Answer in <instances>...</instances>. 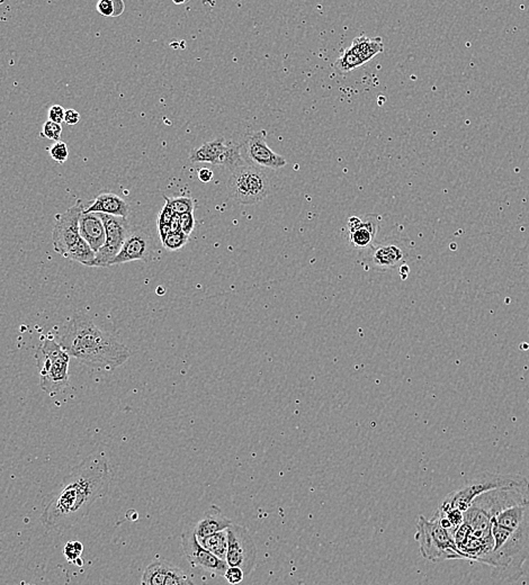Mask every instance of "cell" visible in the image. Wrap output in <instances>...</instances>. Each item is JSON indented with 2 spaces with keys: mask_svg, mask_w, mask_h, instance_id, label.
Returning a JSON list of instances; mask_svg holds the SVG:
<instances>
[{
  "mask_svg": "<svg viewBox=\"0 0 529 585\" xmlns=\"http://www.w3.org/2000/svg\"><path fill=\"white\" fill-rule=\"evenodd\" d=\"M110 460L104 454L87 457L48 494L40 520L46 532L71 528L88 515L112 483Z\"/></svg>",
  "mask_w": 529,
  "mask_h": 585,
  "instance_id": "obj_1",
  "label": "cell"
},
{
  "mask_svg": "<svg viewBox=\"0 0 529 585\" xmlns=\"http://www.w3.org/2000/svg\"><path fill=\"white\" fill-rule=\"evenodd\" d=\"M493 548L486 565L496 582H516L529 559V497L494 515L491 522Z\"/></svg>",
  "mask_w": 529,
  "mask_h": 585,
  "instance_id": "obj_2",
  "label": "cell"
},
{
  "mask_svg": "<svg viewBox=\"0 0 529 585\" xmlns=\"http://www.w3.org/2000/svg\"><path fill=\"white\" fill-rule=\"evenodd\" d=\"M59 344L70 357L102 371H114L132 356L127 346L85 315H75L69 321Z\"/></svg>",
  "mask_w": 529,
  "mask_h": 585,
  "instance_id": "obj_3",
  "label": "cell"
},
{
  "mask_svg": "<svg viewBox=\"0 0 529 585\" xmlns=\"http://www.w3.org/2000/svg\"><path fill=\"white\" fill-rule=\"evenodd\" d=\"M83 210V201L78 199L65 213L56 215L52 241L56 253L66 259L88 266L94 260L96 253L81 238L79 232V218Z\"/></svg>",
  "mask_w": 529,
  "mask_h": 585,
  "instance_id": "obj_4",
  "label": "cell"
},
{
  "mask_svg": "<svg viewBox=\"0 0 529 585\" xmlns=\"http://www.w3.org/2000/svg\"><path fill=\"white\" fill-rule=\"evenodd\" d=\"M500 489L529 491V480L519 474H496L484 472L468 480L462 488L445 497L441 507L464 513L478 495Z\"/></svg>",
  "mask_w": 529,
  "mask_h": 585,
  "instance_id": "obj_5",
  "label": "cell"
},
{
  "mask_svg": "<svg viewBox=\"0 0 529 585\" xmlns=\"http://www.w3.org/2000/svg\"><path fill=\"white\" fill-rule=\"evenodd\" d=\"M40 386L50 395L61 392L69 384L70 356L53 339L46 338L36 354Z\"/></svg>",
  "mask_w": 529,
  "mask_h": 585,
  "instance_id": "obj_6",
  "label": "cell"
},
{
  "mask_svg": "<svg viewBox=\"0 0 529 585\" xmlns=\"http://www.w3.org/2000/svg\"><path fill=\"white\" fill-rule=\"evenodd\" d=\"M416 530L414 539L419 544L420 554L424 559L433 563L466 559L457 548L454 537L438 521L428 520L424 515H419Z\"/></svg>",
  "mask_w": 529,
  "mask_h": 585,
  "instance_id": "obj_7",
  "label": "cell"
},
{
  "mask_svg": "<svg viewBox=\"0 0 529 585\" xmlns=\"http://www.w3.org/2000/svg\"><path fill=\"white\" fill-rule=\"evenodd\" d=\"M229 195L240 204L253 205L263 201L271 193L268 176L258 167L246 164L236 168L229 177Z\"/></svg>",
  "mask_w": 529,
  "mask_h": 585,
  "instance_id": "obj_8",
  "label": "cell"
},
{
  "mask_svg": "<svg viewBox=\"0 0 529 585\" xmlns=\"http://www.w3.org/2000/svg\"><path fill=\"white\" fill-rule=\"evenodd\" d=\"M228 552L226 562L229 566L239 567L246 576L251 574L257 562V548L247 528L232 522L226 529Z\"/></svg>",
  "mask_w": 529,
  "mask_h": 585,
  "instance_id": "obj_9",
  "label": "cell"
},
{
  "mask_svg": "<svg viewBox=\"0 0 529 585\" xmlns=\"http://www.w3.org/2000/svg\"><path fill=\"white\" fill-rule=\"evenodd\" d=\"M100 216L105 228V245L97 251L94 260L87 267L108 268L121 251L124 242L131 232V228L127 218L108 214H100Z\"/></svg>",
  "mask_w": 529,
  "mask_h": 585,
  "instance_id": "obj_10",
  "label": "cell"
},
{
  "mask_svg": "<svg viewBox=\"0 0 529 585\" xmlns=\"http://www.w3.org/2000/svg\"><path fill=\"white\" fill-rule=\"evenodd\" d=\"M180 540H182L184 554L187 557V561L191 563L192 566L199 567V569H204L206 572L224 576L226 569L229 567L228 564L226 561L218 559L216 556L213 555L204 547H201L197 534L194 532V529L184 532L182 534Z\"/></svg>",
  "mask_w": 529,
  "mask_h": 585,
  "instance_id": "obj_11",
  "label": "cell"
},
{
  "mask_svg": "<svg viewBox=\"0 0 529 585\" xmlns=\"http://www.w3.org/2000/svg\"><path fill=\"white\" fill-rule=\"evenodd\" d=\"M267 132H255L246 141V158L249 164L258 168H269V169H280L286 166V159L271 150L266 142Z\"/></svg>",
  "mask_w": 529,
  "mask_h": 585,
  "instance_id": "obj_12",
  "label": "cell"
},
{
  "mask_svg": "<svg viewBox=\"0 0 529 585\" xmlns=\"http://www.w3.org/2000/svg\"><path fill=\"white\" fill-rule=\"evenodd\" d=\"M368 253V260L379 270H389L400 266L408 257L406 246L397 240H387L373 245Z\"/></svg>",
  "mask_w": 529,
  "mask_h": 585,
  "instance_id": "obj_13",
  "label": "cell"
},
{
  "mask_svg": "<svg viewBox=\"0 0 529 585\" xmlns=\"http://www.w3.org/2000/svg\"><path fill=\"white\" fill-rule=\"evenodd\" d=\"M151 253H152V240H151L150 234L145 230H137V231L131 230L129 236L124 242L121 251L112 261L110 266L131 263V261L140 260L148 263L150 260Z\"/></svg>",
  "mask_w": 529,
  "mask_h": 585,
  "instance_id": "obj_14",
  "label": "cell"
},
{
  "mask_svg": "<svg viewBox=\"0 0 529 585\" xmlns=\"http://www.w3.org/2000/svg\"><path fill=\"white\" fill-rule=\"evenodd\" d=\"M377 215H365V218L352 216L347 223L348 239L356 249H370L377 238Z\"/></svg>",
  "mask_w": 529,
  "mask_h": 585,
  "instance_id": "obj_15",
  "label": "cell"
},
{
  "mask_svg": "<svg viewBox=\"0 0 529 585\" xmlns=\"http://www.w3.org/2000/svg\"><path fill=\"white\" fill-rule=\"evenodd\" d=\"M79 232L81 238L88 243L95 253L105 245V228L98 213H81L79 218Z\"/></svg>",
  "mask_w": 529,
  "mask_h": 585,
  "instance_id": "obj_16",
  "label": "cell"
},
{
  "mask_svg": "<svg viewBox=\"0 0 529 585\" xmlns=\"http://www.w3.org/2000/svg\"><path fill=\"white\" fill-rule=\"evenodd\" d=\"M232 521L226 518L218 505H211L204 512L203 518L194 527V532L197 539L207 537L216 532H224L231 526Z\"/></svg>",
  "mask_w": 529,
  "mask_h": 585,
  "instance_id": "obj_17",
  "label": "cell"
},
{
  "mask_svg": "<svg viewBox=\"0 0 529 585\" xmlns=\"http://www.w3.org/2000/svg\"><path fill=\"white\" fill-rule=\"evenodd\" d=\"M83 212L100 213V214L127 218L130 214V206L127 201L115 194L103 193L96 196L93 204L85 207Z\"/></svg>",
  "mask_w": 529,
  "mask_h": 585,
  "instance_id": "obj_18",
  "label": "cell"
},
{
  "mask_svg": "<svg viewBox=\"0 0 529 585\" xmlns=\"http://www.w3.org/2000/svg\"><path fill=\"white\" fill-rule=\"evenodd\" d=\"M226 145H228V143L226 142L224 137L204 143V144H201L199 148L195 149L192 152L189 162H194V164L206 162V164L219 166L221 158H222L224 151H226Z\"/></svg>",
  "mask_w": 529,
  "mask_h": 585,
  "instance_id": "obj_19",
  "label": "cell"
},
{
  "mask_svg": "<svg viewBox=\"0 0 529 585\" xmlns=\"http://www.w3.org/2000/svg\"><path fill=\"white\" fill-rule=\"evenodd\" d=\"M350 50L365 65L370 60L377 57V54L383 52L384 44H383L381 38H367V36H358L352 41Z\"/></svg>",
  "mask_w": 529,
  "mask_h": 585,
  "instance_id": "obj_20",
  "label": "cell"
},
{
  "mask_svg": "<svg viewBox=\"0 0 529 585\" xmlns=\"http://www.w3.org/2000/svg\"><path fill=\"white\" fill-rule=\"evenodd\" d=\"M201 547L209 550L213 555L216 556L218 559L226 561V552H228V532L226 530L224 532H216V534H211L205 538L199 539Z\"/></svg>",
  "mask_w": 529,
  "mask_h": 585,
  "instance_id": "obj_21",
  "label": "cell"
},
{
  "mask_svg": "<svg viewBox=\"0 0 529 585\" xmlns=\"http://www.w3.org/2000/svg\"><path fill=\"white\" fill-rule=\"evenodd\" d=\"M170 563L162 561V559H157L152 562L148 567L145 569V573L142 575V580L141 584L142 585H164V579H166L167 572L169 569Z\"/></svg>",
  "mask_w": 529,
  "mask_h": 585,
  "instance_id": "obj_22",
  "label": "cell"
},
{
  "mask_svg": "<svg viewBox=\"0 0 529 585\" xmlns=\"http://www.w3.org/2000/svg\"><path fill=\"white\" fill-rule=\"evenodd\" d=\"M364 63L360 61V58L350 50L347 48L340 58L335 62V68L339 73H348L354 70L356 68L362 67Z\"/></svg>",
  "mask_w": 529,
  "mask_h": 585,
  "instance_id": "obj_23",
  "label": "cell"
},
{
  "mask_svg": "<svg viewBox=\"0 0 529 585\" xmlns=\"http://www.w3.org/2000/svg\"><path fill=\"white\" fill-rule=\"evenodd\" d=\"M164 201L176 215L189 214V213L194 212V199L191 197L164 196Z\"/></svg>",
  "mask_w": 529,
  "mask_h": 585,
  "instance_id": "obj_24",
  "label": "cell"
},
{
  "mask_svg": "<svg viewBox=\"0 0 529 585\" xmlns=\"http://www.w3.org/2000/svg\"><path fill=\"white\" fill-rule=\"evenodd\" d=\"M164 585L195 584H194L193 581L191 580V577H189V575L185 574L182 569L170 564L168 572H167L166 579H164Z\"/></svg>",
  "mask_w": 529,
  "mask_h": 585,
  "instance_id": "obj_25",
  "label": "cell"
},
{
  "mask_svg": "<svg viewBox=\"0 0 529 585\" xmlns=\"http://www.w3.org/2000/svg\"><path fill=\"white\" fill-rule=\"evenodd\" d=\"M189 239V236H186L183 232H172L162 240V246L169 251H177V250L185 247Z\"/></svg>",
  "mask_w": 529,
  "mask_h": 585,
  "instance_id": "obj_26",
  "label": "cell"
},
{
  "mask_svg": "<svg viewBox=\"0 0 529 585\" xmlns=\"http://www.w3.org/2000/svg\"><path fill=\"white\" fill-rule=\"evenodd\" d=\"M83 546L78 540H71L67 542V545L63 548V555L69 563L77 564V565H83V561L80 562L81 555H83Z\"/></svg>",
  "mask_w": 529,
  "mask_h": 585,
  "instance_id": "obj_27",
  "label": "cell"
},
{
  "mask_svg": "<svg viewBox=\"0 0 529 585\" xmlns=\"http://www.w3.org/2000/svg\"><path fill=\"white\" fill-rule=\"evenodd\" d=\"M50 156L58 164H65L67 162L68 157H69L67 143L63 142V141L54 142V144H52L51 148H50Z\"/></svg>",
  "mask_w": 529,
  "mask_h": 585,
  "instance_id": "obj_28",
  "label": "cell"
},
{
  "mask_svg": "<svg viewBox=\"0 0 529 585\" xmlns=\"http://www.w3.org/2000/svg\"><path fill=\"white\" fill-rule=\"evenodd\" d=\"M61 135V124L54 123V122L51 121H46V123L43 124V129H42V133H41L42 137H46V139H48V140L56 141V142H58V141H60Z\"/></svg>",
  "mask_w": 529,
  "mask_h": 585,
  "instance_id": "obj_29",
  "label": "cell"
},
{
  "mask_svg": "<svg viewBox=\"0 0 529 585\" xmlns=\"http://www.w3.org/2000/svg\"><path fill=\"white\" fill-rule=\"evenodd\" d=\"M226 582L231 585H238L243 581L246 575L239 567L229 566L224 575Z\"/></svg>",
  "mask_w": 529,
  "mask_h": 585,
  "instance_id": "obj_30",
  "label": "cell"
},
{
  "mask_svg": "<svg viewBox=\"0 0 529 585\" xmlns=\"http://www.w3.org/2000/svg\"><path fill=\"white\" fill-rule=\"evenodd\" d=\"M178 222H179L180 231L189 236L195 228V218H194L193 213L178 215Z\"/></svg>",
  "mask_w": 529,
  "mask_h": 585,
  "instance_id": "obj_31",
  "label": "cell"
},
{
  "mask_svg": "<svg viewBox=\"0 0 529 585\" xmlns=\"http://www.w3.org/2000/svg\"><path fill=\"white\" fill-rule=\"evenodd\" d=\"M98 13L104 17H113L114 3L113 0H100L96 5Z\"/></svg>",
  "mask_w": 529,
  "mask_h": 585,
  "instance_id": "obj_32",
  "label": "cell"
},
{
  "mask_svg": "<svg viewBox=\"0 0 529 585\" xmlns=\"http://www.w3.org/2000/svg\"><path fill=\"white\" fill-rule=\"evenodd\" d=\"M65 108L60 105H53L48 110V121L62 124L65 120Z\"/></svg>",
  "mask_w": 529,
  "mask_h": 585,
  "instance_id": "obj_33",
  "label": "cell"
},
{
  "mask_svg": "<svg viewBox=\"0 0 529 585\" xmlns=\"http://www.w3.org/2000/svg\"><path fill=\"white\" fill-rule=\"evenodd\" d=\"M176 218V214L174 211L170 209L168 205H164L162 212L158 216V226H170L174 218Z\"/></svg>",
  "mask_w": 529,
  "mask_h": 585,
  "instance_id": "obj_34",
  "label": "cell"
},
{
  "mask_svg": "<svg viewBox=\"0 0 529 585\" xmlns=\"http://www.w3.org/2000/svg\"><path fill=\"white\" fill-rule=\"evenodd\" d=\"M79 121H80V114H79L77 110H73V108L66 110L65 120H63V122H65L66 124L70 125V127H73L75 124H78Z\"/></svg>",
  "mask_w": 529,
  "mask_h": 585,
  "instance_id": "obj_35",
  "label": "cell"
},
{
  "mask_svg": "<svg viewBox=\"0 0 529 585\" xmlns=\"http://www.w3.org/2000/svg\"><path fill=\"white\" fill-rule=\"evenodd\" d=\"M197 176H199V179L201 180V183H210L211 180L213 179L214 175H213V172H211L210 169H207V168H201L197 172Z\"/></svg>",
  "mask_w": 529,
  "mask_h": 585,
  "instance_id": "obj_36",
  "label": "cell"
},
{
  "mask_svg": "<svg viewBox=\"0 0 529 585\" xmlns=\"http://www.w3.org/2000/svg\"><path fill=\"white\" fill-rule=\"evenodd\" d=\"M114 14L113 17H120L125 11V3L122 0H113Z\"/></svg>",
  "mask_w": 529,
  "mask_h": 585,
  "instance_id": "obj_37",
  "label": "cell"
},
{
  "mask_svg": "<svg viewBox=\"0 0 529 585\" xmlns=\"http://www.w3.org/2000/svg\"><path fill=\"white\" fill-rule=\"evenodd\" d=\"M3 4H4L3 0H0V5H3Z\"/></svg>",
  "mask_w": 529,
  "mask_h": 585,
  "instance_id": "obj_38",
  "label": "cell"
},
{
  "mask_svg": "<svg viewBox=\"0 0 529 585\" xmlns=\"http://www.w3.org/2000/svg\"><path fill=\"white\" fill-rule=\"evenodd\" d=\"M27 585H32V584H27Z\"/></svg>",
  "mask_w": 529,
  "mask_h": 585,
  "instance_id": "obj_39",
  "label": "cell"
}]
</instances>
